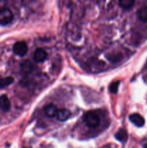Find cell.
I'll list each match as a JSON object with an SVG mask.
<instances>
[{
  "instance_id": "1",
  "label": "cell",
  "mask_w": 147,
  "mask_h": 148,
  "mask_svg": "<svg viewBox=\"0 0 147 148\" xmlns=\"http://www.w3.org/2000/svg\"><path fill=\"white\" fill-rule=\"evenodd\" d=\"M84 121L88 127L95 128L100 124V117L95 111H89L84 114Z\"/></svg>"
},
{
  "instance_id": "2",
  "label": "cell",
  "mask_w": 147,
  "mask_h": 148,
  "mask_svg": "<svg viewBox=\"0 0 147 148\" xmlns=\"http://www.w3.org/2000/svg\"><path fill=\"white\" fill-rule=\"evenodd\" d=\"M14 19L12 12L7 7L0 9V25H7L10 24Z\"/></svg>"
},
{
  "instance_id": "3",
  "label": "cell",
  "mask_w": 147,
  "mask_h": 148,
  "mask_svg": "<svg viewBox=\"0 0 147 148\" xmlns=\"http://www.w3.org/2000/svg\"><path fill=\"white\" fill-rule=\"evenodd\" d=\"M27 46L24 42L20 41L16 43L13 46V51L20 56H24L27 52Z\"/></svg>"
},
{
  "instance_id": "4",
  "label": "cell",
  "mask_w": 147,
  "mask_h": 148,
  "mask_svg": "<svg viewBox=\"0 0 147 148\" xmlns=\"http://www.w3.org/2000/svg\"><path fill=\"white\" fill-rule=\"evenodd\" d=\"M129 119L134 125L138 127H141L145 124V120L139 114H133L130 115Z\"/></svg>"
},
{
  "instance_id": "5",
  "label": "cell",
  "mask_w": 147,
  "mask_h": 148,
  "mask_svg": "<svg viewBox=\"0 0 147 148\" xmlns=\"http://www.w3.org/2000/svg\"><path fill=\"white\" fill-rule=\"evenodd\" d=\"M34 59L36 62L41 63L43 62L47 58V53L43 49H37L34 53Z\"/></svg>"
},
{
  "instance_id": "6",
  "label": "cell",
  "mask_w": 147,
  "mask_h": 148,
  "mask_svg": "<svg viewBox=\"0 0 147 148\" xmlns=\"http://www.w3.org/2000/svg\"><path fill=\"white\" fill-rule=\"evenodd\" d=\"M58 111H59V109H58L57 106L53 103H50L44 107L45 114L49 117L56 116Z\"/></svg>"
},
{
  "instance_id": "7",
  "label": "cell",
  "mask_w": 147,
  "mask_h": 148,
  "mask_svg": "<svg viewBox=\"0 0 147 148\" xmlns=\"http://www.w3.org/2000/svg\"><path fill=\"white\" fill-rule=\"evenodd\" d=\"M71 111L67 108H61L58 111L56 118L61 121H64L70 117Z\"/></svg>"
},
{
  "instance_id": "8",
  "label": "cell",
  "mask_w": 147,
  "mask_h": 148,
  "mask_svg": "<svg viewBox=\"0 0 147 148\" xmlns=\"http://www.w3.org/2000/svg\"><path fill=\"white\" fill-rule=\"evenodd\" d=\"M10 108V101L8 97L5 95H3L0 97V109L1 111L7 112Z\"/></svg>"
},
{
  "instance_id": "9",
  "label": "cell",
  "mask_w": 147,
  "mask_h": 148,
  "mask_svg": "<svg viewBox=\"0 0 147 148\" xmlns=\"http://www.w3.org/2000/svg\"><path fill=\"white\" fill-rule=\"evenodd\" d=\"M117 140L121 142V143H125L128 140V133L123 129L118 130L115 135Z\"/></svg>"
},
{
  "instance_id": "10",
  "label": "cell",
  "mask_w": 147,
  "mask_h": 148,
  "mask_svg": "<svg viewBox=\"0 0 147 148\" xmlns=\"http://www.w3.org/2000/svg\"><path fill=\"white\" fill-rule=\"evenodd\" d=\"M137 16L141 21L147 22V7H142L137 12Z\"/></svg>"
},
{
  "instance_id": "11",
  "label": "cell",
  "mask_w": 147,
  "mask_h": 148,
  "mask_svg": "<svg viewBox=\"0 0 147 148\" xmlns=\"http://www.w3.org/2000/svg\"><path fill=\"white\" fill-rule=\"evenodd\" d=\"M14 82V79L12 77H7L0 78V89L6 88L8 85H11Z\"/></svg>"
},
{
  "instance_id": "12",
  "label": "cell",
  "mask_w": 147,
  "mask_h": 148,
  "mask_svg": "<svg viewBox=\"0 0 147 148\" xmlns=\"http://www.w3.org/2000/svg\"><path fill=\"white\" fill-rule=\"evenodd\" d=\"M33 64L30 61H24L21 64V69L25 73H30L33 70Z\"/></svg>"
},
{
  "instance_id": "13",
  "label": "cell",
  "mask_w": 147,
  "mask_h": 148,
  "mask_svg": "<svg viewBox=\"0 0 147 148\" xmlns=\"http://www.w3.org/2000/svg\"><path fill=\"white\" fill-rule=\"evenodd\" d=\"M134 3H135V1L133 0H120L119 1V5L122 9L128 10V9H131L133 7Z\"/></svg>"
},
{
  "instance_id": "14",
  "label": "cell",
  "mask_w": 147,
  "mask_h": 148,
  "mask_svg": "<svg viewBox=\"0 0 147 148\" xmlns=\"http://www.w3.org/2000/svg\"><path fill=\"white\" fill-rule=\"evenodd\" d=\"M120 82L119 81H117V82H114L110 85V91L112 93H117L118 90V87H119Z\"/></svg>"
},
{
  "instance_id": "15",
  "label": "cell",
  "mask_w": 147,
  "mask_h": 148,
  "mask_svg": "<svg viewBox=\"0 0 147 148\" xmlns=\"http://www.w3.org/2000/svg\"><path fill=\"white\" fill-rule=\"evenodd\" d=\"M120 59V54H118V53H113V54L110 55V56H108V59H109L112 62H117Z\"/></svg>"
},
{
  "instance_id": "16",
  "label": "cell",
  "mask_w": 147,
  "mask_h": 148,
  "mask_svg": "<svg viewBox=\"0 0 147 148\" xmlns=\"http://www.w3.org/2000/svg\"><path fill=\"white\" fill-rule=\"evenodd\" d=\"M144 148H147V144L144 145Z\"/></svg>"
},
{
  "instance_id": "17",
  "label": "cell",
  "mask_w": 147,
  "mask_h": 148,
  "mask_svg": "<svg viewBox=\"0 0 147 148\" xmlns=\"http://www.w3.org/2000/svg\"><path fill=\"white\" fill-rule=\"evenodd\" d=\"M146 68H147V62H146Z\"/></svg>"
}]
</instances>
